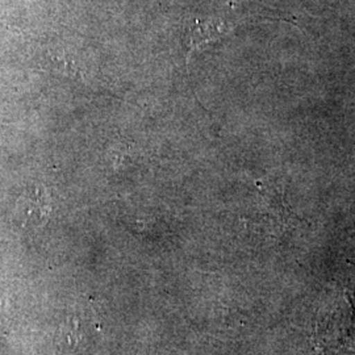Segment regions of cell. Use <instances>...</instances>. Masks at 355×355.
Masks as SVG:
<instances>
[{
	"mask_svg": "<svg viewBox=\"0 0 355 355\" xmlns=\"http://www.w3.org/2000/svg\"><path fill=\"white\" fill-rule=\"evenodd\" d=\"M51 216V198L44 186H32L21 192L13 208V218L21 229L44 227Z\"/></svg>",
	"mask_w": 355,
	"mask_h": 355,
	"instance_id": "obj_1",
	"label": "cell"
},
{
	"mask_svg": "<svg viewBox=\"0 0 355 355\" xmlns=\"http://www.w3.org/2000/svg\"><path fill=\"white\" fill-rule=\"evenodd\" d=\"M353 324V306L347 299H337L325 308L324 318L318 327L320 346L330 352L337 350L349 336Z\"/></svg>",
	"mask_w": 355,
	"mask_h": 355,
	"instance_id": "obj_2",
	"label": "cell"
},
{
	"mask_svg": "<svg viewBox=\"0 0 355 355\" xmlns=\"http://www.w3.org/2000/svg\"><path fill=\"white\" fill-rule=\"evenodd\" d=\"M85 336L76 318L64 322L57 336V347L60 355H79L83 350Z\"/></svg>",
	"mask_w": 355,
	"mask_h": 355,
	"instance_id": "obj_3",
	"label": "cell"
},
{
	"mask_svg": "<svg viewBox=\"0 0 355 355\" xmlns=\"http://www.w3.org/2000/svg\"><path fill=\"white\" fill-rule=\"evenodd\" d=\"M225 33V26L221 21L208 20V21H198L190 29V51L195 49L199 45L214 41Z\"/></svg>",
	"mask_w": 355,
	"mask_h": 355,
	"instance_id": "obj_4",
	"label": "cell"
}]
</instances>
